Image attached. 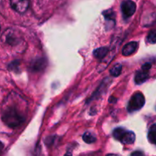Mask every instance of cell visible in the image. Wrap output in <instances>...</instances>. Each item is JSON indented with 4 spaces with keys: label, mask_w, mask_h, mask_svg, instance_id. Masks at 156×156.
<instances>
[{
    "label": "cell",
    "mask_w": 156,
    "mask_h": 156,
    "mask_svg": "<svg viewBox=\"0 0 156 156\" xmlns=\"http://www.w3.org/2000/svg\"><path fill=\"white\" fill-rule=\"evenodd\" d=\"M1 40L6 45L18 48L20 52L24 51V49L26 48V43L22 34L19 30L16 29H7L2 35Z\"/></svg>",
    "instance_id": "cell-2"
},
{
    "label": "cell",
    "mask_w": 156,
    "mask_h": 156,
    "mask_svg": "<svg viewBox=\"0 0 156 156\" xmlns=\"http://www.w3.org/2000/svg\"><path fill=\"white\" fill-rule=\"evenodd\" d=\"M138 47V43L137 42H129L124 46L123 48V55L125 56H128L132 55L135 53Z\"/></svg>",
    "instance_id": "cell-7"
},
{
    "label": "cell",
    "mask_w": 156,
    "mask_h": 156,
    "mask_svg": "<svg viewBox=\"0 0 156 156\" xmlns=\"http://www.w3.org/2000/svg\"><path fill=\"white\" fill-rule=\"evenodd\" d=\"M132 155H142V153H141V152H134V153H133Z\"/></svg>",
    "instance_id": "cell-17"
},
{
    "label": "cell",
    "mask_w": 156,
    "mask_h": 156,
    "mask_svg": "<svg viewBox=\"0 0 156 156\" xmlns=\"http://www.w3.org/2000/svg\"><path fill=\"white\" fill-rule=\"evenodd\" d=\"M121 70H122L121 64L117 63L111 69V70H110V73H111V76H114V77H117L118 76H120V73H121Z\"/></svg>",
    "instance_id": "cell-10"
},
{
    "label": "cell",
    "mask_w": 156,
    "mask_h": 156,
    "mask_svg": "<svg viewBox=\"0 0 156 156\" xmlns=\"http://www.w3.org/2000/svg\"><path fill=\"white\" fill-rule=\"evenodd\" d=\"M148 79H149V71H146V70L142 69V70L138 71L136 74L135 82L138 85H140L146 82Z\"/></svg>",
    "instance_id": "cell-8"
},
{
    "label": "cell",
    "mask_w": 156,
    "mask_h": 156,
    "mask_svg": "<svg viewBox=\"0 0 156 156\" xmlns=\"http://www.w3.org/2000/svg\"><path fill=\"white\" fill-rule=\"evenodd\" d=\"M151 66H152V65H151L150 63H146L143 66L142 69L144 70H146V71H149V70L151 69Z\"/></svg>",
    "instance_id": "cell-14"
},
{
    "label": "cell",
    "mask_w": 156,
    "mask_h": 156,
    "mask_svg": "<svg viewBox=\"0 0 156 156\" xmlns=\"http://www.w3.org/2000/svg\"><path fill=\"white\" fill-rule=\"evenodd\" d=\"M108 47H100V48L96 49L94 51V56L97 59H103L107 54H108Z\"/></svg>",
    "instance_id": "cell-9"
},
{
    "label": "cell",
    "mask_w": 156,
    "mask_h": 156,
    "mask_svg": "<svg viewBox=\"0 0 156 156\" xmlns=\"http://www.w3.org/2000/svg\"><path fill=\"white\" fill-rule=\"evenodd\" d=\"M114 138L121 142L123 144L130 145L135 142L136 135L132 131H126L123 128H117L113 133Z\"/></svg>",
    "instance_id": "cell-3"
},
{
    "label": "cell",
    "mask_w": 156,
    "mask_h": 156,
    "mask_svg": "<svg viewBox=\"0 0 156 156\" xmlns=\"http://www.w3.org/2000/svg\"><path fill=\"white\" fill-rule=\"evenodd\" d=\"M116 101V98H114V97H111V98H110L109 101L111 102V103H112V102H115V101Z\"/></svg>",
    "instance_id": "cell-15"
},
{
    "label": "cell",
    "mask_w": 156,
    "mask_h": 156,
    "mask_svg": "<svg viewBox=\"0 0 156 156\" xmlns=\"http://www.w3.org/2000/svg\"><path fill=\"white\" fill-rule=\"evenodd\" d=\"M136 9V5L131 0H126L122 2L121 10L124 17L129 18V17L132 16L135 13Z\"/></svg>",
    "instance_id": "cell-6"
},
{
    "label": "cell",
    "mask_w": 156,
    "mask_h": 156,
    "mask_svg": "<svg viewBox=\"0 0 156 156\" xmlns=\"http://www.w3.org/2000/svg\"><path fill=\"white\" fill-rule=\"evenodd\" d=\"M2 149H3V145H2V143H0V152H2Z\"/></svg>",
    "instance_id": "cell-16"
},
{
    "label": "cell",
    "mask_w": 156,
    "mask_h": 156,
    "mask_svg": "<svg viewBox=\"0 0 156 156\" xmlns=\"http://www.w3.org/2000/svg\"><path fill=\"white\" fill-rule=\"evenodd\" d=\"M148 42L149 44H155L156 43V30H153L152 31H150L148 34Z\"/></svg>",
    "instance_id": "cell-13"
},
{
    "label": "cell",
    "mask_w": 156,
    "mask_h": 156,
    "mask_svg": "<svg viewBox=\"0 0 156 156\" xmlns=\"http://www.w3.org/2000/svg\"><path fill=\"white\" fill-rule=\"evenodd\" d=\"M83 138V140L86 143H88V144H91V143H94L96 141V138L92 133L89 132H86L82 136Z\"/></svg>",
    "instance_id": "cell-12"
},
{
    "label": "cell",
    "mask_w": 156,
    "mask_h": 156,
    "mask_svg": "<svg viewBox=\"0 0 156 156\" xmlns=\"http://www.w3.org/2000/svg\"><path fill=\"white\" fill-rule=\"evenodd\" d=\"M148 137H149V140L151 143L156 144V124L153 125L150 128Z\"/></svg>",
    "instance_id": "cell-11"
},
{
    "label": "cell",
    "mask_w": 156,
    "mask_h": 156,
    "mask_svg": "<svg viewBox=\"0 0 156 156\" xmlns=\"http://www.w3.org/2000/svg\"><path fill=\"white\" fill-rule=\"evenodd\" d=\"M145 105V98L140 92L136 93L133 95L128 104L127 109L129 112H134L141 109Z\"/></svg>",
    "instance_id": "cell-4"
},
{
    "label": "cell",
    "mask_w": 156,
    "mask_h": 156,
    "mask_svg": "<svg viewBox=\"0 0 156 156\" xmlns=\"http://www.w3.org/2000/svg\"><path fill=\"white\" fill-rule=\"evenodd\" d=\"M11 7L15 12L22 14L27 10L30 5V0H10Z\"/></svg>",
    "instance_id": "cell-5"
},
{
    "label": "cell",
    "mask_w": 156,
    "mask_h": 156,
    "mask_svg": "<svg viewBox=\"0 0 156 156\" xmlns=\"http://www.w3.org/2000/svg\"><path fill=\"white\" fill-rule=\"evenodd\" d=\"M21 100L19 102H12L4 108L2 114V119L7 126L10 127H16L22 124L25 120V112Z\"/></svg>",
    "instance_id": "cell-1"
}]
</instances>
